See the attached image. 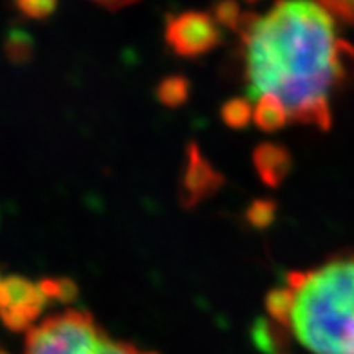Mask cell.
Masks as SVG:
<instances>
[{
    "mask_svg": "<svg viewBox=\"0 0 354 354\" xmlns=\"http://www.w3.org/2000/svg\"><path fill=\"white\" fill-rule=\"evenodd\" d=\"M239 33L250 100L273 96L289 120L327 131L333 94L354 56L335 17L317 0H275L264 15L244 13Z\"/></svg>",
    "mask_w": 354,
    "mask_h": 354,
    "instance_id": "cell-1",
    "label": "cell"
},
{
    "mask_svg": "<svg viewBox=\"0 0 354 354\" xmlns=\"http://www.w3.org/2000/svg\"><path fill=\"white\" fill-rule=\"evenodd\" d=\"M288 326L313 354H354V253L308 271H291Z\"/></svg>",
    "mask_w": 354,
    "mask_h": 354,
    "instance_id": "cell-2",
    "label": "cell"
},
{
    "mask_svg": "<svg viewBox=\"0 0 354 354\" xmlns=\"http://www.w3.org/2000/svg\"><path fill=\"white\" fill-rule=\"evenodd\" d=\"M24 354H156L147 353L125 342L114 340L88 313L69 311L55 315L26 338Z\"/></svg>",
    "mask_w": 354,
    "mask_h": 354,
    "instance_id": "cell-3",
    "label": "cell"
},
{
    "mask_svg": "<svg viewBox=\"0 0 354 354\" xmlns=\"http://www.w3.org/2000/svg\"><path fill=\"white\" fill-rule=\"evenodd\" d=\"M165 42L183 58H197L219 46V24L205 11H185L167 20Z\"/></svg>",
    "mask_w": 354,
    "mask_h": 354,
    "instance_id": "cell-4",
    "label": "cell"
},
{
    "mask_svg": "<svg viewBox=\"0 0 354 354\" xmlns=\"http://www.w3.org/2000/svg\"><path fill=\"white\" fill-rule=\"evenodd\" d=\"M46 304L40 284L15 275L0 282V320L10 331L29 329Z\"/></svg>",
    "mask_w": 354,
    "mask_h": 354,
    "instance_id": "cell-5",
    "label": "cell"
},
{
    "mask_svg": "<svg viewBox=\"0 0 354 354\" xmlns=\"http://www.w3.org/2000/svg\"><path fill=\"white\" fill-rule=\"evenodd\" d=\"M223 185L221 174L212 167V163L201 154L196 143L188 145L187 165L183 170L179 197L187 208L199 205L201 201L208 199L219 190Z\"/></svg>",
    "mask_w": 354,
    "mask_h": 354,
    "instance_id": "cell-6",
    "label": "cell"
},
{
    "mask_svg": "<svg viewBox=\"0 0 354 354\" xmlns=\"http://www.w3.org/2000/svg\"><path fill=\"white\" fill-rule=\"evenodd\" d=\"M291 154L277 143H262L253 152V167L268 187L275 188L291 170Z\"/></svg>",
    "mask_w": 354,
    "mask_h": 354,
    "instance_id": "cell-7",
    "label": "cell"
},
{
    "mask_svg": "<svg viewBox=\"0 0 354 354\" xmlns=\"http://www.w3.org/2000/svg\"><path fill=\"white\" fill-rule=\"evenodd\" d=\"M253 107V122L259 129L266 132L279 131L289 122V114L286 107L273 96H261L255 100Z\"/></svg>",
    "mask_w": 354,
    "mask_h": 354,
    "instance_id": "cell-8",
    "label": "cell"
},
{
    "mask_svg": "<svg viewBox=\"0 0 354 354\" xmlns=\"http://www.w3.org/2000/svg\"><path fill=\"white\" fill-rule=\"evenodd\" d=\"M190 96V84L183 76H168L158 85V100L170 109L181 107Z\"/></svg>",
    "mask_w": 354,
    "mask_h": 354,
    "instance_id": "cell-9",
    "label": "cell"
},
{
    "mask_svg": "<svg viewBox=\"0 0 354 354\" xmlns=\"http://www.w3.org/2000/svg\"><path fill=\"white\" fill-rule=\"evenodd\" d=\"M266 309L279 326H288L291 313H293V293H291V289L284 286V288H277L270 291L268 297H266Z\"/></svg>",
    "mask_w": 354,
    "mask_h": 354,
    "instance_id": "cell-10",
    "label": "cell"
},
{
    "mask_svg": "<svg viewBox=\"0 0 354 354\" xmlns=\"http://www.w3.org/2000/svg\"><path fill=\"white\" fill-rule=\"evenodd\" d=\"M223 122L232 129H243L253 118V105L248 98H233L223 105Z\"/></svg>",
    "mask_w": 354,
    "mask_h": 354,
    "instance_id": "cell-11",
    "label": "cell"
},
{
    "mask_svg": "<svg viewBox=\"0 0 354 354\" xmlns=\"http://www.w3.org/2000/svg\"><path fill=\"white\" fill-rule=\"evenodd\" d=\"M277 214V205L270 199H257L253 201L252 206L248 208L246 219L248 223L252 224L253 228L264 230L268 228L273 219H275Z\"/></svg>",
    "mask_w": 354,
    "mask_h": 354,
    "instance_id": "cell-12",
    "label": "cell"
},
{
    "mask_svg": "<svg viewBox=\"0 0 354 354\" xmlns=\"http://www.w3.org/2000/svg\"><path fill=\"white\" fill-rule=\"evenodd\" d=\"M44 295L47 300H60V302H71L76 299L78 295V288L73 280L69 279H47L40 282Z\"/></svg>",
    "mask_w": 354,
    "mask_h": 354,
    "instance_id": "cell-13",
    "label": "cell"
},
{
    "mask_svg": "<svg viewBox=\"0 0 354 354\" xmlns=\"http://www.w3.org/2000/svg\"><path fill=\"white\" fill-rule=\"evenodd\" d=\"M212 17H214L215 22L219 24V26L239 29L244 13L241 11V8H239V4L235 0H221V2L215 4L214 15H212Z\"/></svg>",
    "mask_w": 354,
    "mask_h": 354,
    "instance_id": "cell-14",
    "label": "cell"
},
{
    "mask_svg": "<svg viewBox=\"0 0 354 354\" xmlns=\"http://www.w3.org/2000/svg\"><path fill=\"white\" fill-rule=\"evenodd\" d=\"M15 4L24 17L42 20L55 13L58 0H15Z\"/></svg>",
    "mask_w": 354,
    "mask_h": 354,
    "instance_id": "cell-15",
    "label": "cell"
},
{
    "mask_svg": "<svg viewBox=\"0 0 354 354\" xmlns=\"http://www.w3.org/2000/svg\"><path fill=\"white\" fill-rule=\"evenodd\" d=\"M275 327L270 326L268 322H259L253 329V338L255 344L261 347L264 353H275L279 349V340L275 336Z\"/></svg>",
    "mask_w": 354,
    "mask_h": 354,
    "instance_id": "cell-16",
    "label": "cell"
},
{
    "mask_svg": "<svg viewBox=\"0 0 354 354\" xmlns=\"http://www.w3.org/2000/svg\"><path fill=\"white\" fill-rule=\"evenodd\" d=\"M333 17L347 24H354V0H317Z\"/></svg>",
    "mask_w": 354,
    "mask_h": 354,
    "instance_id": "cell-17",
    "label": "cell"
},
{
    "mask_svg": "<svg viewBox=\"0 0 354 354\" xmlns=\"http://www.w3.org/2000/svg\"><path fill=\"white\" fill-rule=\"evenodd\" d=\"M8 49H11L10 56L11 58H15L17 62H22L24 58H28V55L31 53V44H29V40H22V38H15V40H10V46H8Z\"/></svg>",
    "mask_w": 354,
    "mask_h": 354,
    "instance_id": "cell-18",
    "label": "cell"
},
{
    "mask_svg": "<svg viewBox=\"0 0 354 354\" xmlns=\"http://www.w3.org/2000/svg\"><path fill=\"white\" fill-rule=\"evenodd\" d=\"M94 4L102 6L105 10L116 11V10H123V8H129V6L136 4V2H140V0H91Z\"/></svg>",
    "mask_w": 354,
    "mask_h": 354,
    "instance_id": "cell-19",
    "label": "cell"
},
{
    "mask_svg": "<svg viewBox=\"0 0 354 354\" xmlns=\"http://www.w3.org/2000/svg\"><path fill=\"white\" fill-rule=\"evenodd\" d=\"M0 354H10V353H8V351H4V349H0Z\"/></svg>",
    "mask_w": 354,
    "mask_h": 354,
    "instance_id": "cell-20",
    "label": "cell"
},
{
    "mask_svg": "<svg viewBox=\"0 0 354 354\" xmlns=\"http://www.w3.org/2000/svg\"><path fill=\"white\" fill-rule=\"evenodd\" d=\"M0 282H2V279H0Z\"/></svg>",
    "mask_w": 354,
    "mask_h": 354,
    "instance_id": "cell-21",
    "label": "cell"
}]
</instances>
